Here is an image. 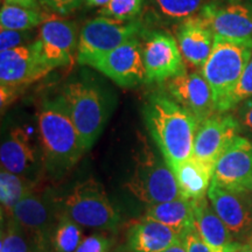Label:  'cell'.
Here are the masks:
<instances>
[{
	"label": "cell",
	"instance_id": "obj_38",
	"mask_svg": "<svg viewBox=\"0 0 252 252\" xmlns=\"http://www.w3.org/2000/svg\"><path fill=\"white\" fill-rule=\"evenodd\" d=\"M110 1H111V0H86V4H87V6H89V7H100L102 8L103 6L109 4Z\"/></svg>",
	"mask_w": 252,
	"mask_h": 252
},
{
	"label": "cell",
	"instance_id": "obj_34",
	"mask_svg": "<svg viewBox=\"0 0 252 252\" xmlns=\"http://www.w3.org/2000/svg\"><path fill=\"white\" fill-rule=\"evenodd\" d=\"M83 0H49V8L56 13L68 15L80 7Z\"/></svg>",
	"mask_w": 252,
	"mask_h": 252
},
{
	"label": "cell",
	"instance_id": "obj_30",
	"mask_svg": "<svg viewBox=\"0 0 252 252\" xmlns=\"http://www.w3.org/2000/svg\"><path fill=\"white\" fill-rule=\"evenodd\" d=\"M250 98H252V58L245 67L235 90L232 91L231 96L229 97L228 102H226L225 112L236 109L238 105H241Z\"/></svg>",
	"mask_w": 252,
	"mask_h": 252
},
{
	"label": "cell",
	"instance_id": "obj_44",
	"mask_svg": "<svg viewBox=\"0 0 252 252\" xmlns=\"http://www.w3.org/2000/svg\"><path fill=\"white\" fill-rule=\"evenodd\" d=\"M249 243H250V244H252V239H251V241H250V242H249Z\"/></svg>",
	"mask_w": 252,
	"mask_h": 252
},
{
	"label": "cell",
	"instance_id": "obj_11",
	"mask_svg": "<svg viewBox=\"0 0 252 252\" xmlns=\"http://www.w3.org/2000/svg\"><path fill=\"white\" fill-rule=\"evenodd\" d=\"M35 42L41 60L50 70L68 67L76 60V25L64 19L49 18L39 27Z\"/></svg>",
	"mask_w": 252,
	"mask_h": 252
},
{
	"label": "cell",
	"instance_id": "obj_40",
	"mask_svg": "<svg viewBox=\"0 0 252 252\" xmlns=\"http://www.w3.org/2000/svg\"><path fill=\"white\" fill-rule=\"evenodd\" d=\"M36 252H55L54 250H53L52 245H49V247H45V248H41L37 250Z\"/></svg>",
	"mask_w": 252,
	"mask_h": 252
},
{
	"label": "cell",
	"instance_id": "obj_15",
	"mask_svg": "<svg viewBox=\"0 0 252 252\" xmlns=\"http://www.w3.org/2000/svg\"><path fill=\"white\" fill-rule=\"evenodd\" d=\"M213 181L231 191L252 190V141L237 135L216 162Z\"/></svg>",
	"mask_w": 252,
	"mask_h": 252
},
{
	"label": "cell",
	"instance_id": "obj_4",
	"mask_svg": "<svg viewBox=\"0 0 252 252\" xmlns=\"http://www.w3.org/2000/svg\"><path fill=\"white\" fill-rule=\"evenodd\" d=\"M126 188L147 207L181 197L171 166L146 141L134 158L133 172L126 182Z\"/></svg>",
	"mask_w": 252,
	"mask_h": 252
},
{
	"label": "cell",
	"instance_id": "obj_45",
	"mask_svg": "<svg viewBox=\"0 0 252 252\" xmlns=\"http://www.w3.org/2000/svg\"><path fill=\"white\" fill-rule=\"evenodd\" d=\"M251 193H252V190H251Z\"/></svg>",
	"mask_w": 252,
	"mask_h": 252
},
{
	"label": "cell",
	"instance_id": "obj_39",
	"mask_svg": "<svg viewBox=\"0 0 252 252\" xmlns=\"http://www.w3.org/2000/svg\"><path fill=\"white\" fill-rule=\"evenodd\" d=\"M237 252H252V244L250 243L243 244Z\"/></svg>",
	"mask_w": 252,
	"mask_h": 252
},
{
	"label": "cell",
	"instance_id": "obj_42",
	"mask_svg": "<svg viewBox=\"0 0 252 252\" xmlns=\"http://www.w3.org/2000/svg\"><path fill=\"white\" fill-rule=\"evenodd\" d=\"M222 2H238L239 0H220Z\"/></svg>",
	"mask_w": 252,
	"mask_h": 252
},
{
	"label": "cell",
	"instance_id": "obj_20",
	"mask_svg": "<svg viewBox=\"0 0 252 252\" xmlns=\"http://www.w3.org/2000/svg\"><path fill=\"white\" fill-rule=\"evenodd\" d=\"M176 41L185 61L202 69L212 54L215 35L197 14L179 24Z\"/></svg>",
	"mask_w": 252,
	"mask_h": 252
},
{
	"label": "cell",
	"instance_id": "obj_19",
	"mask_svg": "<svg viewBox=\"0 0 252 252\" xmlns=\"http://www.w3.org/2000/svg\"><path fill=\"white\" fill-rule=\"evenodd\" d=\"M191 204L195 229L214 252H237L241 249L243 244L238 243L234 238L207 196L193 201Z\"/></svg>",
	"mask_w": 252,
	"mask_h": 252
},
{
	"label": "cell",
	"instance_id": "obj_3",
	"mask_svg": "<svg viewBox=\"0 0 252 252\" xmlns=\"http://www.w3.org/2000/svg\"><path fill=\"white\" fill-rule=\"evenodd\" d=\"M252 58V45L215 36L202 74L213 90L216 112L224 113L225 105Z\"/></svg>",
	"mask_w": 252,
	"mask_h": 252
},
{
	"label": "cell",
	"instance_id": "obj_14",
	"mask_svg": "<svg viewBox=\"0 0 252 252\" xmlns=\"http://www.w3.org/2000/svg\"><path fill=\"white\" fill-rule=\"evenodd\" d=\"M198 17L215 36L252 45V6L239 2H207Z\"/></svg>",
	"mask_w": 252,
	"mask_h": 252
},
{
	"label": "cell",
	"instance_id": "obj_8",
	"mask_svg": "<svg viewBox=\"0 0 252 252\" xmlns=\"http://www.w3.org/2000/svg\"><path fill=\"white\" fill-rule=\"evenodd\" d=\"M50 71L40 58L35 40L30 45L0 52L1 110L13 102L19 91Z\"/></svg>",
	"mask_w": 252,
	"mask_h": 252
},
{
	"label": "cell",
	"instance_id": "obj_13",
	"mask_svg": "<svg viewBox=\"0 0 252 252\" xmlns=\"http://www.w3.org/2000/svg\"><path fill=\"white\" fill-rule=\"evenodd\" d=\"M241 130V123L234 115L216 112L198 126L193 158L215 169L216 162Z\"/></svg>",
	"mask_w": 252,
	"mask_h": 252
},
{
	"label": "cell",
	"instance_id": "obj_29",
	"mask_svg": "<svg viewBox=\"0 0 252 252\" xmlns=\"http://www.w3.org/2000/svg\"><path fill=\"white\" fill-rule=\"evenodd\" d=\"M144 2L145 0H111L99 8L98 14L119 21H134L143 11Z\"/></svg>",
	"mask_w": 252,
	"mask_h": 252
},
{
	"label": "cell",
	"instance_id": "obj_7",
	"mask_svg": "<svg viewBox=\"0 0 252 252\" xmlns=\"http://www.w3.org/2000/svg\"><path fill=\"white\" fill-rule=\"evenodd\" d=\"M144 34L145 26L140 20L119 21L100 15L91 19L81 28L76 62L90 65L97 59Z\"/></svg>",
	"mask_w": 252,
	"mask_h": 252
},
{
	"label": "cell",
	"instance_id": "obj_16",
	"mask_svg": "<svg viewBox=\"0 0 252 252\" xmlns=\"http://www.w3.org/2000/svg\"><path fill=\"white\" fill-rule=\"evenodd\" d=\"M166 94L203 123L216 113L213 90L201 72H186L165 83Z\"/></svg>",
	"mask_w": 252,
	"mask_h": 252
},
{
	"label": "cell",
	"instance_id": "obj_35",
	"mask_svg": "<svg viewBox=\"0 0 252 252\" xmlns=\"http://www.w3.org/2000/svg\"><path fill=\"white\" fill-rule=\"evenodd\" d=\"M237 119L241 123V126L252 132V98L241 104Z\"/></svg>",
	"mask_w": 252,
	"mask_h": 252
},
{
	"label": "cell",
	"instance_id": "obj_25",
	"mask_svg": "<svg viewBox=\"0 0 252 252\" xmlns=\"http://www.w3.org/2000/svg\"><path fill=\"white\" fill-rule=\"evenodd\" d=\"M206 4V0H151L158 19L179 24L197 15Z\"/></svg>",
	"mask_w": 252,
	"mask_h": 252
},
{
	"label": "cell",
	"instance_id": "obj_10",
	"mask_svg": "<svg viewBox=\"0 0 252 252\" xmlns=\"http://www.w3.org/2000/svg\"><path fill=\"white\" fill-rule=\"evenodd\" d=\"M89 67L102 72L124 89H132L147 83L140 37L111 50L94 61Z\"/></svg>",
	"mask_w": 252,
	"mask_h": 252
},
{
	"label": "cell",
	"instance_id": "obj_24",
	"mask_svg": "<svg viewBox=\"0 0 252 252\" xmlns=\"http://www.w3.org/2000/svg\"><path fill=\"white\" fill-rule=\"evenodd\" d=\"M50 17L41 9L2 4L0 9V27L4 30L32 31L40 27Z\"/></svg>",
	"mask_w": 252,
	"mask_h": 252
},
{
	"label": "cell",
	"instance_id": "obj_26",
	"mask_svg": "<svg viewBox=\"0 0 252 252\" xmlns=\"http://www.w3.org/2000/svg\"><path fill=\"white\" fill-rule=\"evenodd\" d=\"M32 187H33L32 181L1 169L0 172V203H1V213H5L7 219L11 217L12 210L19 201L28 191L32 190Z\"/></svg>",
	"mask_w": 252,
	"mask_h": 252
},
{
	"label": "cell",
	"instance_id": "obj_27",
	"mask_svg": "<svg viewBox=\"0 0 252 252\" xmlns=\"http://www.w3.org/2000/svg\"><path fill=\"white\" fill-rule=\"evenodd\" d=\"M84 238L82 226L68 217L60 214L52 234V248L55 252H75Z\"/></svg>",
	"mask_w": 252,
	"mask_h": 252
},
{
	"label": "cell",
	"instance_id": "obj_17",
	"mask_svg": "<svg viewBox=\"0 0 252 252\" xmlns=\"http://www.w3.org/2000/svg\"><path fill=\"white\" fill-rule=\"evenodd\" d=\"M9 219L17 220L39 248L52 245L56 220L52 203L42 194H36L33 189L28 191L13 208Z\"/></svg>",
	"mask_w": 252,
	"mask_h": 252
},
{
	"label": "cell",
	"instance_id": "obj_2",
	"mask_svg": "<svg viewBox=\"0 0 252 252\" xmlns=\"http://www.w3.org/2000/svg\"><path fill=\"white\" fill-rule=\"evenodd\" d=\"M36 122L42 166L50 176L61 178L87 152L61 94L40 103Z\"/></svg>",
	"mask_w": 252,
	"mask_h": 252
},
{
	"label": "cell",
	"instance_id": "obj_32",
	"mask_svg": "<svg viewBox=\"0 0 252 252\" xmlns=\"http://www.w3.org/2000/svg\"><path fill=\"white\" fill-rule=\"evenodd\" d=\"M115 239L111 236L97 232L82 239L75 252H111Z\"/></svg>",
	"mask_w": 252,
	"mask_h": 252
},
{
	"label": "cell",
	"instance_id": "obj_43",
	"mask_svg": "<svg viewBox=\"0 0 252 252\" xmlns=\"http://www.w3.org/2000/svg\"><path fill=\"white\" fill-rule=\"evenodd\" d=\"M111 252H122V251H119V250H118V251H117V250H116V251H113V250H112Z\"/></svg>",
	"mask_w": 252,
	"mask_h": 252
},
{
	"label": "cell",
	"instance_id": "obj_31",
	"mask_svg": "<svg viewBox=\"0 0 252 252\" xmlns=\"http://www.w3.org/2000/svg\"><path fill=\"white\" fill-rule=\"evenodd\" d=\"M32 31H14V30H0V52L17 48V47L26 46L33 42Z\"/></svg>",
	"mask_w": 252,
	"mask_h": 252
},
{
	"label": "cell",
	"instance_id": "obj_36",
	"mask_svg": "<svg viewBox=\"0 0 252 252\" xmlns=\"http://www.w3.org/2000/svg\"><path fill=\"white\" fill-rule=\"evenodd\" d=\"M2 4L21 6V7L40 9L39 0H2Z\"/></svg>",
	"mask_w": 252,
	"mask_h": 252
},
{
	"label": "cell",
	"instance_id": "obj_33",
	"mask_svg": "<svg viewBox=\"0 0 252 252\" xmlns=\"http://www.w3.org/2000/svg\"><path fill=\"white\" fill-rule=\"evenodd\" d=\"M182 238L185 241L187 252H214L212 249L204 243V241L198 235L195 226L191 230H189Z\"/></svg>",
	"mask_w": 252,
	"mask_h": 252
},
{
	"label": "cell",
	"instance_id": "obj_12",
	"mask_svg": "<svg viewBox=\"0 0 252 252\" xmlns=\"http://www.w3.org/2000/svg\"><path fill=\"white\" fill-rule=\"evenodd\" d=\"M208 200L238 243L252 239V193L231 191L212 181Z\"/></svg>",
	"mask_w": 252,
	"mask_h": 252
},
{
	"label": "cell",
	"instance_id": "obj_6",
	"mask_svg": "<svg viewBox=\"0 0 252 252\" xmlns=\"http://www.w3.org/2000/svg\"><path fill=\"white\" fill-rule=\"evenodd\" d=\"M61 94L84 149L89 151L108 122V106L102 91L90 82L74 81L63 87Z\"/></svg>",
	"mask_w": 252,
	"mask_h": 252
},
{
	"label": "cell",
	"instance_id": "obj_18",
	"mask_svg": "<svg viewBox=\"0 0 252 252\" xmlns=\"http://www.w3.org/2000/svg\"><path fill=\"white\" fill-rule=\"evenodd\" d=\"M39 161L42 162V159H39L27 131L23 127L12 128L0 147L1 169L32 181L30 176L35 173Z\"/></svg>",
	"mask_w": 252,
	"mask_h": 252
},
{
	"label": "cell",
	"instance_id": "obj_23",
	"mask_svg": "<svg viewBox=\"0 0 252 252\" xmlns=\"http://www.w3.org/2000/svg\"><path fill=\"white\" fill-rule=\"evenodd\" d=\"M144 216L169 226L180 237L194 228L193 204L184 197L147 207Z\"/></svg>",
	"mask_w": 252,
	"mask_h": 252
},
{
	"label": "cell",
	"instance_id": "obj_9",
	"mask_svg": "<svg viewBox=\"0 0 252 252\" xmlns=\"http://www.w3.org/2000/svg\"><path fill=\"white\" fill-rule=\"evenodd\" d=\"M144 36L143 55L147 83H166L187 72L176 37L165 31H154Z\"/></svg>",
	"mask_w": 252,
	"mask_h": 252
},
{
	"label": "cell",
	"instance_id": "obj_22",
	"mask_svg": "<svg viewBox=\"0 0 252 252\" xmlns=\"http://www.w3.org/2000/svg\"><path fill=\"white\" fill-rule=\"evenodd\" d=\"M172 169L178 181L181 197L193 202L207 196L213 181V169L194 158L179 163Z\"/></svg>",
	"mask_w": 252,
	"mask_h": 252
},
{
	"label": "cell",
	"instance_id": "obj_37",
	"mask_svg": "<svg viewBox=\"0 0 252 252\" xmlns=\"http://www.w3.org/2000/svg\"><path fill=\"white\" fill-rule=\"evenodd\" d=\"M165 252H187V250H186V244H185L184 238L179 239V241L176 242L172 248H169L168 250Z\"/></svg>",
	"mask_w": 252,
	"mask_h": 252
},
{
	"label": "cell",
	"instance_id": "obj_21",
	"mask_svg": "<svg viewBox=\"0 0 252 252\" xmlns=\"http://www.w3.org/2000/svg\"><path fill=\"white\" fill-rule=\"evenodd\" d=\"M180 238L169 226L144 216L128 229L127 247L131 252H165Z\"/></svg>",
	"mask_w": 252,
	"mask_h": 252
},
{
	"label": "cell",
	"instance_id": "obj_46",
	"mask_svg": "<svg viewBox=\"0 0 252 252\" xmlns=\"http://www.w3.org/2000/svg\"><path fill=\"white\" fill-rule=\"evenodd\" d=\"M251 2H252V0H251Z\"/></svg>",
	"mask_w": 252,
	"mask_h": 252
},
{
	"label": "cell",
	"instance_id": "obj_5",
	"mask_svg": "<svg viewBox=\"0 0 252 252\" xmlns=\"http://www.w3.org/2000/svg\"><path fill=\"white\" fill-rule=\"evenodd\" d=\"M63 213L90 229L111 231L121 225L122 216L111 203L103 185L94 178L77 182L63 201Z\"/></svg>",
	"mask_w": 252,
	"mask_h": 252
},
{
	"label": "cell",
	"instance_id": "obj_41",
	"mask_svg": "<svg viewBox=\"0 0 252 252\" xmlns=\"http://www.w3.org/2000/svg\"><path fill=\"white\" fill-rule=\"evenodd\" d=\"M41 6H45V7L49 8V0H39Z\"/></svg>",
	"mask_w": 252,
	"mask_h": 252
},
{
	"label": "cell",
	"instance_id": "obj_28",
	"mask_svg": "<svg viewBox=\"0 0 252 252\" xmlns=\"http://www.w3.org/2000/svg\"><path fill=\"white\" fill-rule=\"evenodd\" d=\"M39 249L41 248L17 220L7 219L1 230L0 252H36Z\"/></svg>",
	"mask_w": 252,
	"mask_h": 252
},
{
	"label": "cell",
	"instance_id": "obj_1",
	"mask_svg": "<svg viewBox=\"0 0 252 252\" xmlns=\"http://www.w3.org/2000/svg\"><path fill=\"white\" fill-rule=\"evenodd\" d=\"M144 119L157 149L171 168L193 158L200 122L169 94H151L144 104Z\"/></svg>",
	"mask_w": 252,
	"mask_h": 252
}]
</instances>
